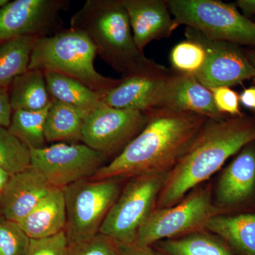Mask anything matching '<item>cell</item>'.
<instances>
[{
	"mask_svg": "<svg viewBox=\"0 0 255 255\" xmlns=\"http://www.w3.org/2000/svg\"><path fill=\"white\" fill-rule=\"evenodd\" d=\"M149 114L150 119L143 130L90 179H130L169 173L209 119L193 112L172 110Z\"/></svg>",
	"mask_w": 255,
	"mask_h": 255,
	"instance_id": "cell-1",
	"label": "cell"
},
{
	"mask_svg": "<svg viewBox=\"0 0 255 255\" xmlns=\"http://www.w3.org/2000/svg\"><path fill=\"white\" fill-rule=\"evenodd\" d=\"M255 141V117L242 114L208 119L180 160L169 172L156 209L175 205L211 179L230 157Z\"/></svg>",
	"mask_w": 255,
	"mask_h": 255,
	"instance_id": "cell-2",
	"label": "cell"
},
{
	"mask_svg": "<svg viewBox=\"0 0 255 255\" xmlns=\"http://www.w3.org/2000/svg\"><path fill=\"white\" fill-rule=\"evenodd\" d=\"M70 27L86 33L97 55L123 78L169 70L139 49L121 0H87L72 16Z\"/></svg>",
	"mask_w": 255,
	"mask_h": 255,
	"instance_id": "cell-3",
	"label": "cell"
},
{
	"mask_svg": "<svg viewBox=\"0 0 255 255\" xmlns=\"http://www.w3.org/2000/svg\"><path fill=\"white\" fill-rule=\"evenodd\" d=\"M97 55L95 45L86 33L71 27L63 28L51 36L37 38L28 70L70 77L104 97L118 85L120 79L99 73L95 68Z\"/></svg>",
	"mask_w": 255,
	"mask_h": 255,
	"instance_id": "cell-4",
	"label": "cell"
},
{
	"mask_svg": "<svg viewBox=\"0 0 255 255\" xmlns=\"http://www.w3.org/2000/svg\"><path fill=\"white\" fill-rule=\"evenodd\" d=\"M177 27L184 25L209 39L255 48V22L236 4L218 0H167Z\"/></svg>",
	"mask_w": 255,
	"mask_h": 255,
	"instance_id": "cell-5",
	"label": "cell"
},
{
	"mask_svg": "<svg viewBox=\"0 0 255 255\" xmlns=\"http://www.w3.org/2000/svg\"><path fill=\"white\" fill-rule=\"evenodd\" d=\"M122 178L85 179L63 189L66 206L65 232L68 245L93 237L120 195Z\"/></svg>",
	"mask_w": 255,
	"mask_h": 255,
	"instance_id": "cell-6",
	"label": "cell"
},
{
	"mask_svg": "<svg viewBox=\"0 0 255 255\" xmlns=\"http://www.w3.org/2000/svg\"><path fill=\"white\" fill-rule=\"evenodd\" d=\"M218 216L212 199V182L198 186L176 204L155 209L137 234L135 243L152 246L206 229L210 220Z\"/></svg>",
	"mask_w": 255,
	"mask_h": 255,
	"instance_id": "cell-7",
	"label": "cell"
},
{
	"mask_svg": "<svg viewBox=\"0 0 255 255\" xmlns=\"http://www.w3.org/2000/svg\"><path fill=\"white\" fill-rule=\"evenodd\" d=\"M169 173L150 174L128 179L111 208L100 233L119 244H132L156 209Z\"/></svg>",
	"mask_w": 255,
	"mask_h": 255,
	"instance_id": "cell-8",
	"label": "cell"
},
{
	"mask_svg": "<svg viewBox=\"0 0 255 255\" xmlns=\"http://www.w3.org/2000/svg\"><path fill=\"white\" fill-rule=\"evenodd\" d=\"M149 119V114L114 108L103 102L89 114L82 141L106 158H115L143 130Z\"/></svg>",
	"mask_w": 255,
	"mask_h": 255,
	"instance_id": "cell-9",
	"label": "cell"
},
{
	"mask_svg": "<svg viewBox=\"0 0 255 255\" xmlns=\"http://www.w3.org/2000/svg\"><path fill=\"white\" fill-rule=\"evenodd\" d=\"M31 150V165L53 187L63 189L90 179L105 165L107 158L85 144L58 142Z\"/></svg>",
	"mask_w": 255,
	"mask_h": 255,
	"instance_id": "cell-10",
	"label": "cell"
},
{
	"mask_svg": "<svg viewBox=\"0 0 255 255\" xmlns=\"http://www.w3.org/2000/svg\"><path fill=\"white\" fill-rule=\"evenodd\" d=\"M212 182L218 216L255 212V141L241 149Z\"/></svg>",
	"mask_w": 255,
	"mask_h": 255,
	"instance_id": "cell-11",
	"label": "cell"
},
{
	"mask_svg": "<svg viewBox=\"0 0 255 255\" xmlns=\"http://www.w3.org/2000/svg\"><path fill=\"white\" fill-rule=\"evenodd\" d=\"M69 0H15L0 9V43L23 36H51L63 29Z\"/></svg>",
	"mask_w": 255,
	"mask_h": 255,
	"instance_id": "cell-12",
	"label": "cell"
},
{
	"mask_svg": "<svg viewBox=\"0 0 255 255\" xmlns=\"http://www.w3.org/2000/svg\"><path fill=\"white\" fill-rule=\"evenodd\" d=\"M185 36L202 45L205 64L195 78L209 90L231 87L255 78V68L241 46L229 42L209 39L197 30L186 27Z\"/></svg>",
	"mask_w": 255,
	"mask_h": 255,
	"instance_id": "cell-13",
	"label": "cell"
},
{
	"mask_svg": "<svg viewBox=\"0 0 255 255\" xmlns=\"http://www.w3.org/2000/svg\"><path fill=\"white\" fill-rule=\"evenodd\" d=\"M173 71L140 75L120 79L119 83L104 96L103 102L114 108L149 114L163 110Z\"/></svg>",
	"mask_w": 255,
	"mask_h": 255,
	"instance_id": "cell-14",
	"label": "cell"
},
{
	"mask_svg": "<svg viewBox=\"0 0 255 255\" xmlns=\"http://www.w3.org/2000/svg\"><path fill=\"white\" fill-rule=\"evenodd\" d=\"M55 188L31 165L10 177L0 193V214L18 223Z\"/></svg>",
	"mask_w": 255,
	"mask_h": 255,
	"instance_id": "cell-15",
	"label": "cell"
},
{
	"mask_svg": "<svg viewBox=\"0 0 255 255\" xmlns=\"http://www.w3.org/2000/svg\"><path fill=\"white\" fill-rule=\"evenodd\" d=\"M127 10L134 40L143 50L156 40L168 38L177 28L167 0H121Z\"/></svg>",
	"mask_w": 255,
	"mask_h": 255,
	"instance_id": "cell-16",
	"label": "cell"
},
{
	"mask_svg": "<svg viewBox=\"0 0 255 255\" xmlns=\"http://www.w3.org/2000/svg\"><path fill=\"white\" fill-rule=\"evenodd\" d=\"M172 71L163 110L193 112L211 119L226 117L216 109L212 92L201 85L195 76Z\"/></svg>",
	"mask_w": 255,
	"mask_h": 255,
	"instance_id": "cell-17",
	"label": "cell"
},
{
	"mask_svg": "<svg viewBox=\"0 0 255 255\" xmlns=\"http://www.w3.org/2000/svg\"><path fill=\"white\" fill-rule=\"evenodd\" d=\"M66 219L64 191L55 188L18 224L31 239H39L65 231Z\"/></svg>",
	"mask_w": 255,
	"mask_h": 255,
	"instance_id": "cell-18",
	"label": "cell"
},
{
	"mask_svg": "<svg viewBox=\"0 0 255 255\" xmlns=\"http://www.w3.org/2000/svg\"><path fill=\"white\" fill-rule=\"evenodd\" d=\"M206 229L239 255H255V212L212 218Z\"/></svg>",
	"mask_w": 255,
	"mask_h": 255,
	"instance_id": "cell-19",
	"label": "cell"
},
{
	"mask_svg": "<svg viewBox=\"0 0 255 255\" xmlns=\"http://www.w3.org/2000/svg\"><path fill=\"white\" fill-rule=\"evenodd\" d=\"M90 112L52 100L45 123L46 142L82 141V129Z\"/></svg>",
	"mask_w": 255,
	"mask_h": 255,
	"instance_id": "cell-20",
	"label": "cell"
},
{
	"mask_svg": "<svg viewBox=\"0 0 255 255\" xmlns=\"http://www.w3.org/2000/svg\"><path fill=\"white\" fill-rule=\"evenodd\" d=\"M158 255H236L222 238L207 229L152 245Z\"/></svg>",
	"mask_w": 255,
	"mask_h": 255,
	"instance_id": "cell-21",
	"label": "cell"
},
{
	"mask_svg": "<svg viewBox=\"0 0 255 255\" xmlns=\"http://www.w3.org/2000/svg\"><path fill=\"white\" fill-rule=\"evenodd\" d=\"M9 100L13 112L43 110L51 102L44 73L28 70L15 78L10 85Z\"/></svg>",
	"mask_w": 255,
	"mask_h": 255,
	"instance_id": "cell-22",
	"label": "cell"
},
{
	"mask_svg": "<svg viewBox=\"0 0 255 255\" xmlns=\"http://www.w3.org/2000/svg\"><path fill=\"white\" fill-rule=\"evenodd\" d=\"M51 100L91 112L103 102L104 97L75 79L61 74L45 72Z\"/></svg>",
	"mask_w": 255,
	"mask_h": 255,
	"instance_id": "cell-23",
	"label": "cell"
},
{
	"mask_svg": "<svg viewBox=\"0 0 255 255\" xmlns=\"http://www.w3.org/2000/svg\"><path fill=\"white\" fill-rule=\"evenodd\" d=\"M37 37L23 36L0 43V87H9L28 70Z\"/></svg>",
	"mask_w": 255,
	"mask_h": 255,
	"instance_id": "cell-24",
	"label": "cell"
},
{
	"mask_svg": "<svg viewBox=\"0 0 255 255\" xmlns=\"http://www.w3.org/2000/svg\"><path fill=\"white\" fill-rule=\"evenodd\" d=\"M50 105L38 111H14L8 130L29 148L46 147L45 123Z\"/></svg>",
	"mask_w": 255,
	"mask_h": 255,
	"instance_id": "cell-25",
	"label": "cell"
},
{
	"mask_svg": "<svg viewBox=\"0 0 255 255\" xmlns=\"http://www.w3.org/2000/svg\"><path fill=\"white\" fill-rule=\"evenodd\" d=\"M31 166V150L6 128L0 127V167L12 174Z\"/></svg>",
	"mask_w": 255,
	"mask_h": 255,
	"instance_id": "cell-26",
	"label": "cell"
},
{
	"mask_svg": "<svg viewBox=\"0 0 255 255\" xmlns=\"http://www.w3.org/2000/svg\"><path fill=\"white\" fill-rule=\"evenodd\" d=\"M169 58L174 72L195 76L205 64L206 53L199 42L187 38L172 48Z\"/></svg>",
	"mask_w": 255,
	"mask_h": 255,
	"instance_id": "cell-27",
	"label": "cell"
},
{
	"mask_svg": "<svg viewBox=\"0 0 255 255\" xmlns=\"http://www.w3.org/2000/svg\"><path fill=\"white\" fill-rule=\"evenodd\" d=\"M30 238L18 223L0 214V255H25Z\"/></svg>",
	"mask_w": 255,
	"mask_h": 255,
	"instance_id": "cell-28",
	"label": "cell"
},
{
	"mask_svg": "<svg viewBox=\"0 0 255 255\" xmlns=\"http://www.w3.org/2000/svg\"><path fill=\"white\" fill-rule=\"evenodd\" d=\"M119 243L99 233L93 237L68 245L65 255H119Z\"/></svg>",
	"mask_w": 255,
	"mask_h": 255,
	"instance_id": "cell-29",
	"label": "cell"
},
{
	"mask_svg": "<svg viewBox=\"0 0 255 255\" xmlns=\"http://www.w3.org/2000/svg\"><path fill=\"white\" fill-rule=\"evenodd\" d=\"M68 241L65 231L50 237L30 239L25 255H65Z\"/></svg>",
	"mask_w": 255,
	"mask_h": 255,
	"instance_id": "cell-30",
	"label": "cell"
},
{
	"mask_svg": "<svg viewBox=\"0 0 255 255\" xmlns=\"http://www.w3.org/2000/svg\"><path fill=\"white\" fill-rule=\"evenodd\" d=\"M213 98L216 109L226 117L241 116L240 96L237 92L228 87H220L212 89Z\"/></svg>",
	"mask_w": 255,
	"mask_h": 255,
	"instance_id": "cell-31",
	"label": "cell"
},
{
	"mask_svg": "<svg viewBox=\"0 0 255 255\" xmlns=\"http://www.w3.org/2000/svg\"><path fill=\"white\" fill-rule=\"evenodd\" d=\"M9 87H0V127L9 128L13 110L9 100Z\"/></svg>",
	"mask_w": 255,
	"mask_h": 255,
	"instance_id": "cell-32",
	"label": "cell"
},
{
	"mask_svg": "<svg viewBox=\"0 0 255 255\" xmlns=\"http://www.w3.org/2000/svg\"><path fill=\"white\" fill-rule=\"evenodd\" d=\"M119 255H158L150 246H140L134 243L132 244H119Z\"/></svg>",
	"mask_w": 255,
	"mask_h": 255,
	"instance_id": "cell-33",
	"label": "cell"
},
{
	"mask_svg": "<svg viewBox=\"0 0 255 255\" xmlns=\"http://www.w3.org/2000/svg\"><path fill=\"white\" fill-rule=\"evenodd\" d=\"M240 102L247 108L255 111V87L244 90L240 95Z\"/></svg>",
	"mask_w": 255,
	"mask_h": 255,
	"instance_id": "cell-34",
	"label": "cell"
},
{
	"mask_svg": "<svg viewBox=\"0 0 255 255\" xmlns=\"http://www.w3.org/2000/svg\"><path fill=\"white\" fill-rule=\"evenodd\" d=\"M236 5L241 10V14L248 19L255 16V0H238Z\"/></svg>",
	"mask_w": 255,
	"mask_h": 255,
	"instance_id": "cell-35",
	"label": "cell"
},
{
	"mask_svg": "<svg viewBox=\"0 0 255 255\" xmlns=\"http://www.w3.org/2000/svg\"><path fill=\"white\" fill-rule=\"evenodd\" d=\"M10 177H11V174L0 167V193L4 189L6 183L9 181Z\"/></svg>",
	"mask_w": 255,
	"mask_h": 255,
	"instance_id": "cell-36",
	"label": "cell"
},
{
	"mask_svg": "<svg viewBox=\"0 0 255 255\" xmlns=\"http://www.w3.org/2000/svg\"><path fill=\"white\" fill-rule=\"evenodd\" d=\"M244 53L253 66L255 68V49H244Z\"/></svg>",
	"mask_w": 255,
	"mask_h": 255,
	"instance_id": "cell-37",
	"label": "cell"
},
{
	"mask_svg": "<svg viewBox=\"0 0 255 255\" xmlns=\"http://www.w3.org/2000/svg\"><path fill=\"white\" fill-rule=\"evenodd\" d=\"M9 0H0V9L9 2Z\"/></svg>",
	"mask_w": 255,
	"mask_h": 255,
	"instance_id": "cell-38",
	"label": "cell"
},
{
	"mask_svg": "<svg viewBox=\"0 0 255 255\" xmlns=\"http://www.w3.org/2000/svg\"><path fill=\"white\" fill-rule=\"evenodd\" d=\"M253 82H254V83L255 84V78L253 79Z\"/></svg>",
	"mask_w": 255,
	"mask_h": 255,
	"instance_id": "cell-39",
	"label": "cell"
}]
</instances>
